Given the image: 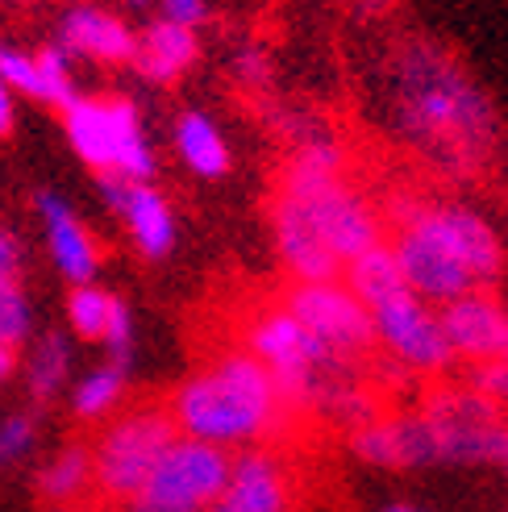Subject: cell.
<instances>
[{"label": "cell", "instance_id": "cell-1", "mask_svg": "<svg viewBox=\"0 0 508 512\" xmlns=\"http://www.w3.org/2000/svg\"><path fill=\"white\" fill-rule=\"evenodd\" d=\"M388 109L400 138L450 175L484 171L500 146L492 96L429 38H409L392 55Z\"/></svg>", "mask_w": 508, "mask_h": 512}, {"label": "cell", "instance_id": "cell-2", "mask_svg": "<svg viewBox=\"0 0 508 512\" xmlns=\"http://www.w3.org/2000/svg\"><path fill=\"white\" fill-rule=\"evenodd\" d=\"M167 408L184 438L221 450L263 442L288 417L271 371L246 346L221 350L209 367L188 375Z\"/></svg>", "mask_w": 508, "mask_h": 512}, {"label": "cell", "instance_id": "cell-3", "mask_svg": "<svg viewBox=\"0 0 508 512\" xmlns=\"http://www.w3.org/2000/svg\"><path fill=\"white\" fill-rule=\"evenodd\" d=\"M63 134L92 171H117L125 179H155L159 171L142 113L125 96H75L63 109Z\"/></svg>", "mask_w": 508, "mask_h": 512}, {"label": "cell", "instance_id": "cell-4", "mask_svg": "<svg viewBox=\"0 0 508 512\" xmlns=\"http://www.w3.org/2000/svg\"><path fill=\"white\" fill-rule=\"evenodd\" d=\"M175 438H180V429H175L167 404H138L105 421V429L88 446L96 492L109 504H125L146 483V475L155 471V463Z\"/></svg>", "mask_w": 508, "mask_h": 512}, {"label": "cell", "instance_id": "cell-5", "mask_svg": "<svg viewBox=\"0 0 508 512\" xmlns=\"http://www.w3.org/2000/svg\"><path fill=\"white\" fill-rule=\"evenodd\" d=\"M246 350L271 371L275 388H279V400H284L288 413H304V408H313V392H317V383L325 375L359 371L354 363H342V358L329 354L309 329L284 309V304H275V309H263V313L250 317Z\"/></svg>", "mask_w": 508, "mask_h": 512}, {"label": "cell", "instance_id": "cell-6", "mask_svg": "<svg viewBox=\"0 0 508 512\" xmlns=\"http://www.w3.org/2000/svg\"><path fill=\"white\" fill-rule=\"evenodd\" d=\"M230 450L196 442V438H175L155 471L146 475L142 488L125 500V512H209L230 479Z\"/></svg>", "mask_w": 508, "mask_h": 512}, {"label": "cell", "instance_id": "cell-7", "mask_svg": "<svg viewBox=\"0 0 508 512\" xmlns=\"http://www.w3.org/2000/svg\"><path fill=\"white\" fill-rule=\"evenodd\" d=\"M392 221H409L434 238L450 259H459L475 288H492L504 275V242L496 225L463 200H396Z\"/></svg>", "mask_w": 508, "mask_h": 512}, {"label": "cell", "instance_id": "cell-8", "mask_svg": "<svg viewBox=\"0 0 508 512\" xmlns=\"http://www.w3.org/2000/svg\"><path fill=\"white\" fill-rule=\"evenodd\" d=\"M371 325H375V346L384 350L392 363L417 375H438L454 363V354L446 346L438 309L429 300H421L409 284L379 296L367 304Z\"/></svg>", "mask_w": 508, "mask_h": 512}, {"label": "cell", "instance_id": "cell-9", "mask_svg": "<svg viewBox=\"0 0 508 512\" xmlns=\"http://www.w3.org/2000/svg\"><path fill=\"white\" fill-rule=\"evenodd\" d=\"M279 192H288L300 204L304 217H309L313 229L321 234V242L342 259V267L354 259V254H363L388 238L379 209L350 184L346 175L317 179V184H296V188L279 184Z\"/></svg>", "mask_w": 508, "mask_h": 512}, {"label": "cell", "instance_id": "cell-10", "mask_svg": "<svg viewBox=\"0 0 508 512\" xmlns=\"http://www.w3.org/2000/svg\"><path fill=\"white\" fill-rule=\"evenodd\" d=\"M284 309L309 329V334L342 363L359 367L375 350V325L367 304L354 296L342 279H317V284H292Z\"/></svg>", "mask_w": 508, "mask_h": 512}, {"label": "cell", "instance_id": "cell-11", "mask_svg": "<svg viewBox=\"0 0 508 512\" xmlns=\"http://www.w3.org/2000/svg\"><path fill=\"white\" fill-rule=\"evenodd\" d=\"M96 188L109 209L121 217L125 234H130L142 259H167L175 250V234H180L175 209L150 179H125L117 171H96Z\"/></svg>", "mask_w": 508, "mask_h": 512}, {"label": "cell", "instance_id": "cell-12", "mask_svg": "<svg viewBox=\"0 0 508 512\" xmlns=\"http://www.w3.org/2000/svg\"><path fill=\"white\" fill-rule=\"evenodd\" d=\"M438 321L454 358H471L475 367L508 358V309L488 288H475L459 300L442 304Z\"/></svg>", "mask_w": 508, "mask_h": 512}, {"label": "cell", "instance_id": "cell-13", "mask_svg": "<svg viewBox=\"0 0 508 512\" xmlns=\"http://www.w3.org/2000/svg\"><path fill=\"white\" fill-rule=\"evenodd\" d=\"M34 209L42 221V234H46V250H50V263L55 271L67 279L71 288L80 284H96V271H100V246L92 238V229L80 221V213L59 196V192H34Z\"/></svg>", "mask_w": 508, "mask_h": 512}, {"label": "cell", "instance_id": "cell-14", "mask_svg": "<svg viewBox=\"0 0 508 512\" xmlns=\"http://www.w3.org/2000/svg\"><path fill=\"white\" fill-rule=\"evenodd\" d=\"M350 450L371 467H425L438 463V438L425 413L375 417L350 429Z\"/></svg>", "mask_w": 508, "mask_h": 512}, {"label": "cell", "instance_id": "cell-15", "mask_svg": "<svg viewBox=\"0 0 508 512\" xmlns=\"http://www.w3.org/2000/svg\"><path fill=\"white\" fill-rule=\"evenodd\" d=\"M271 234H275V250L279 263L288 267V275L296 284H317V279H342V259L321 242V234L313 229V221L304 217V209L288 196L275 192L271 204Z\"/></svg>", "mask_w": 508, "mask_h": 512}, {"label": "cell", "instance_id": "cell-16", "mask_svg": "<svg viewBox=\"0 0 508 512\" xmlns=\"http://www.w3.org/2000/svg\"><path fill=\"white\" fill-rule=\"evenodd\" d=\"M217 504L230 512H292V475L284 458L263 446H246L242 454H234Z\"/></svg>", "mask_w": 508, "mask_h": 512}, {"label": "cell", "instance_id": "cell-17", "mask_svg": "<svg viewBox=\"0 0 508 512\" xmlns=\"http://www.w3.org/2000/svg\"><path fill=\"white\" fill-rule=\"evenodd\" d=\"M55 42H63L71 55L92 59V63H130L134 59V46H138V34L117 13L80 0V5H67L63 9L59 38Z\"/></svg>", "mask_w": 508, "mask_h": 512}, {"label": "cell", "instance_id": "cell-18", "mask_svg": "<svg viewBox=\"0 0 508 512\" xmlns=\"http://www.w3.org/2000/svg\"><path fill=\"white\" fill-rule=\"evenodd\" d=\"M196 59H200L196 30H188V25H175L167 17H155L138 34V46H134L130 63L138 67V75H142V80H150V84H175Z\"/></svg>", "mask_w": 508, "mask_h": 512}, {"label": "cell", "instance_id": "cell-19", "mask_svg": "<svg viewBox=\"0 0 508 512\" xmlns=\"http://www.w3.org/2000/svg\"><path fill=\"white\" fill-rule=\"evenodd\" d=\"M175 150H180L184 167L200 179H221L230 171V146H225L221 125L209 113L188 109L175 117Z\"/></svg>", "mask_w": 508, "mask_h": 512}, {"label": "cell", "instance_id": "cell-20", "mask_svg": "<svg viewBox=\"0 0 508 512\" xmlns=\"http://www.w3.org/2000/svg\"><path fill=\"white\" fill-rule=\"evenodd\" d=\"M342 284L359 296L363 304L404 288V275H400V263H396L388 238L379 246H371V250H363V254H354V259L342 267Z\"/></svg>", "mask_w": 508, "mask_h": 512}, {"label": "cell", "instance_id": "cell-21", "mask_svg": "<svg viewBox=\"0 0 508 512\" xmlns=\"http://www.w3.org/2000/svg\"><path fill=\"white\" fill-rule=\"evenodd\" d=\"M67 375H71V342L59 329H46L30 354V396L46 404L50 396H59Z\"/></svg>", "mask_w": 508, "mask_h": 512}, {"label": "cell", "instance_id": "cell-22", "mask_svg": "<svg viewBox=\"0 0 508 512\" xmlns=\"http://www.w3.org/2000/svg\"><path fill=\"white\" fill-rule=\"evenodd\" d=\"M125 375H130V367H117V363H105V367L88 371L80 383H75V396H71L75 417H84V421L113 417V408L125 396Z\"/></svg>", "mask_w": 508, "mask_h": 512}, {"label": "cell", "instance_id": "cell-23", "mask_svg": "<svg viewBox=\"0 0 508 512\" xmlns=\"http://www.w3.org/2000/svg\"><path fill=\"white\" fill-rule=\"evenodd\" d=\"M88 483H92V450L80 442L63 446L42 471V492L50 500H75Z\"/></svg>", "mask_w": 508, "mask_h": 512}, {"label": "cell", "instance_id": "cell-24", "mask_svg": "<svg viewBox=\"0 0 508 512\" xmlns=\"http://www.w3.org/2000/svg\"><path fill=\"white\" fill-rule=\"evenodd\" d=\"M113 304L117 296L96 288V284H80L71 288L67 296V321H71V334L84 338V342H105V329H109V317H113Z\"/></svg>", "mask_w": 508, "mask_h": 512}, {"label": "cell", "instance_id": "cell-25", "mask_svg": "<svg viewBox=\"0 0 508 512\" xmlns=\"http://www.w3.org/2000/svg\"><path fill=\"white\" fill-rule=\"evenodd\" d=\"M71 50L63 42H46L38 46V100H46V105H55V109H67L75 96V75H71Z\"/></svg>", "mask_w": 508, "mask_h": 512}, {"label": "cell", "instance_id": "cell-26", "mask_svg": "<svg viewBox=\"0 0 508 512\" xmlns=\"http://www.w3.org/2000/svg\"><path fill=\"white\" fill-rule=\"evenodd\" d=\"M34 334V313H30V296L21 284H0V342L25 346V338Z\"/></svg>", "mask_w": 508, "mask_h": 512}, {"label": "cell", "instance_id": "cell-27", "mask_svg": "<svg viewBox=\"0 0 508 512\" xmlns=\"http://www.w3.org/2000/svg\"><path fill=\"white\" fill-rule=\"evenodd\" d=\"M0 80L13 88V96H34L38 100V63L25 50L0 42Z\"/></svg>", "mask_w": 508, "mask_h": 512}, {"label": "cell", "instance_id": "cell-28", "mask_svg": "<svg viewBox=\"0 0 508 512\" xmlns=\"http://www.w3.org/2000/svg\"><path fill=\"white\" fill-rule=\"evenodd\" d=\"M38 442V417L34 413H13L0 421V467L17 463V458L30 454V446Z\"/></svg>", "mask_w": 508, "mask_h": 512}, {"label": "cell", "instance_id": "cell-29", "mask_svg": "<svg viewBox=\"0 0 508 512\" xmlns=\"http://www.w3.org/2000/svg\"><path fill=\"white\" fill-rule=\"evenodd\" d=\"M109 350V363L117 367H130V358H134V317H130V304H125L117 296L113 304V317H109V329H105V342H100Z\"/></svg>", "mask_w": 508, "mask_h": 512}, {"label": "cell", "instance_id": "cell-30", "mask_svg": "<svg viewBox=\"0 0 508 512\" xmlns=\"http://www.w3.org/2000/svg\"><path fill=\"white\" fill-rule=\"evenodd\" d=\"M234 75H238V84H246L250 92L271 88V55L263 46H242L234 55Z\"/></svg>", "mask_w": 508, "mask_h": 512}, {"label": "cell", "instance_id": "cell-31", "mask_svg": "<svg viewBox=\"0 0 508 512\" xmlns=\"http://www.w3.org/2000/svg\"><path fill=\"white\" fill-rule=\"evenodd\" d=\"M471 388H479L500 408H508V358H500V363H479L471 375Z\"/></svg>", "mask_w": 508, "mask_h": 512}, {"label": "cell", "instance_id": "cell-32", "mask_svg": "<svg viewBox=\"0 0 508 512\" xmlns=\"http://www.w3.org/2000/svg\"><path fill=\"white\" fill-rule=\"evenodd\" d=\"M25 271V246L9 225H0V284H21Z\"/></svg>", "mask_w": 508, "mask_h": 512}, {"label": "cell", "instance_id": "cell-33", "mask_svg": "<svg viewBox=\"0 0 508 512\" xmlns=\"http://www.w3.org/2000/svg\"><path fill=\"white\" fill-rule=\"evenodd\" d=\"M155 5H159V17L188 25V30H200V21L209 17V0H155Z\"/></svg>", "mask_w": 508, "mask_h": 512}, {"label": "cell", "instance_id": "cell-34", "mask_svg": "<svg viewBox=\"0 0 508 512\" xmlns=\"http://www.w3.org/2000/svg\"><path fill=\"white\" fill-rule=\"evenodd\" d=\"M17 125V105H13V88L0 80V138H9Z\"/></svg>", "mask_w": 508, "mask_h": 512}, {"label": "cell", "instance_id": "cell-35", "mask_svg": "<svg viewBox=\"0 0 508 512\" xmlns=\"http://www.w3.org/2000/svg\"><path fill=\"white\" fill-rule=\"evenodd\" d=\"M13 371H17V346L0 342V383L13 379Z\"/></svg>", "mask_w": 508, "mask_h": 512}, {"label": "cell", "instance_id": "cell-36", "mask_svg": "<svg viewBox=\"0 0 508 512\" xmlns=\"http://www.w3.org/2000/svg\"><path fill=\"white\" fill-rule=\"evenodd\" d=\"M125 5H130V9H138V13H142V9H155V0H125Z\"/></svg>", "mask_w": 508, "mask_h": 512}, {"label": "cell", "instance_id": "cell-37", "mask_svg": "<svg viewBox=\"0 0 508 512\" xmlns=\"http://www.w3.org/2000/svg\"><path fill=\"white\" fill-rule=\"evenodd\" d=\"M384 512H421V508H409V504H392V508H384Z\"/></svg>", "mask_w": 508, "mask_h": 512}, {"label": "cell", "instance_id": "cell-38", "mask_svg": "<svg viewBox=\"0 0 508 512\" xmlns=\"http://www.w3.org/2000/svg\"><path fill=\"white\" fill-rule=\"evenodd\" d=\"M209 512H230V508H225V504H213V508H209Z\"/></svg>", "mask_w": 508, "mask_h": 512}, {"label": "cell", "instance_id": "cell-39", "mask_svg": "<svg viewBox=\"0 0 508 512\" xmlns=\"http://www.w3.org/2000/svg\"><path fill=\"white\" fill-rule=\"evenodd\" d=\"M0 5H25V0H0Z\"/></svg>", "mask_w": 508, "mask_h": 512}]
</instances>
